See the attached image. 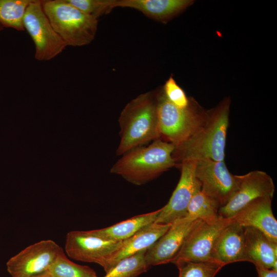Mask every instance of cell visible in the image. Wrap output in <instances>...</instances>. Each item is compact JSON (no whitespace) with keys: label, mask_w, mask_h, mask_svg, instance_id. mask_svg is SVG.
<instances>
[{"label":"cell","mask_w":277,"mask_h":277,"mask_svg":"<svg viewBox=\"0 0 277 277\" xmlns=\"http://www.w3.org/2000/svg\"><path fill=\"white\" fill-rule=\"evenodd\" d=\"M229 108L230 101L225 99L208 111L204 124L197 132L174 146L172 157L177 164L205 159L224 161Z\"/></svg>","instance_id":"6da1fadb"},{"label":"cell","mask_w":277,"mask_h":277,"mask_svg":"<svg viewBox=\"0 0 277 277\" xmlns=\"http://www.w3.org/2000/svg\"><path fill=\"white\" fill-rule=\"evenodd\" d=\"M121 140L116 154L160 138L156 91L142 93L131 100L118 119Z\"/></svg>","instance_id":"7a4b0ae2"},{"label":"cell","mask_w":277,"mask_h":277,"mask_svg":"<svg viewBox=\"0 0 277 277\" xmlns=\"http://www.w3.org/2000/svg\"><path fill=\"white\" fill-rule=\"evenodd\" d=\"M174 145L161 138L147 147L133 148L122 155L110 169L135 185H143L173 167H178L172 157Z\"/></svg>","instance_id":"3957f363"},{"label":"cell","mask_w":277,"mask_h":277,"mask_svg":"<svg viewBox=\"0 0 277 277\" xmlns=\"http://www.w3.org/2000/svg\"><path fill=\"white\" fill-rule=\"evenodd\" d=\"M43 8L52 27L67 46H83L94 39L98 19L83 12L67 0L43 1Z\"/></svg>","instance_id":"277c9868"},{"label":"cell","mask_w":277,"mask_h":277,"mask_svg":"<svg viewBox=\"0 0 277 277\" xmlns=\"http://www.w3.org/2000/svg\"><path fill=\"white\" fill-rule=\"evenodd\" d=\"M156 98L160 138L174 146L194 134L206 121L208 111L192 99L187 107L180 108L168 100L162 88L156 91Z\"/></svg>","instance_id":"5b68a950"},{"label":"cell","mask_w":277,"mask_h":277,"mask_svg":"<svg viewBox=\"0 0 277 277\" xmlns=\"http://www.w3.org/2000/svg\"><path fill=\"white\" fill-rule=\"evenodd\" d=\"M24 29L35 46V58L39 61L50 60L67 46L55 32L46 16L43 1L31 0L24 18Z\"/></svg>","instance_id":"8992f818"},{"label":"cell","mask_w":277,"mask_h":277,"mask_svg":"<svg viewBox=\"0 0 277 277\" xmlns=\"http://www.w3.org/2000/svg\"><path fill=\"white\" fill-rule=\"evenodd\" d=\"M122 243L98 236L90 230H75L67 234L65 249L69 258L98 264L105 270Z\"/></svg>","instance_id":"52a82bcc"},{"label":"cell","mask_w":277,"mask_h":277,"mask_svg":"<svg viewBox=\"0 0 277 277\" xmlns=\"http://www.w3.org/2000/svg\"><path fill=\"white\" fill-rule=\"evenodd\" d=\"M231 221L219 215L210 221H200L187 236L173 263L182 261L216 262L212 258L215 242Z\"/></svg>","instance_id":"ba28073f"},{"label":"cell","mask_w":277,"mask_h":277,"mask_svg":"<svg viewBox=\"0 0 277 277\" xmlns=\"http://www.w3.org/2000/svg\"><path fill=\"white\" fill-rule=\"evenodd\" d=\"M63 249L51 240L31 245L11 258L7 270L11 277H34L48 270Z\"/></svg>","instance_id":"9c48e42d"},{"label":"cell","mask_w":277,"mask_h":277,"mask_svg":"<svg viewBox=\"0 0 277 277\" xmlns=\"http://www.w3.org/2000/svg\"><path fill=\"white\" fill-rule=\"evenodd\" d=\"M195 175L204 193L225 205L238 189L239 175L232 174L224 161L210 159L196 161Z\"/></svg>","instance_id":"30bf717a"},{"label":"cell","mask_w":277,"mask_h":277,"mask_svg":"<svg viewBox=\"0 0 277 277\" xmlns=\"http://www.w3.org/2000/svg\"><path fill=\"white\" fill-rule=\"evenodd\" d=\"M237 190L229 201L219 208L218 215L232 218L238 212L252 201L262 197H273L275 186L272 177L260 170L251 171L239 175Z\"/></svg>","instance_id":"8fae6325"},{"label":"cell","mask_w":277,"mask_h":277,"mask_svg":"<svg viewBox=\"0 0 277 277\" xmlns=\"http://www.w3.org/2000/svg\"><path fill=\"white\" fill-rule=\"evenodd\" d=\"M196 161H183L179 164L181 176L169 201L160 208L154 223L172 224L186 216L189 204L193 195L201 190V185L195 175Z\"/></svg>","instance_id":"7c38bea8"},{"label":"cell","mask_w":277,"mask_h":277,"mask_svg":"<svg viewBox=\"0 0 277 277\" xmlns=\"http://www.w3.org/2000/svg\"><path fill=\"white\" fill-rule=\"evenodd\" d=\"M201 220L185 217L172 223L167 231L147 249L145 258L147 265L173 263L187 236Z\"/></svg>","instance_id":"4fadbf2b"},{"label":"cell","mask_w":277,"mask_h":277,"mask_svg":"<svg viewBox=\"0 0 277 277\" xmlns=\"http://www.w3.org/2000/svg\"><path fill=\"white\" fill-rule=\"evenodd\" d=\"M272 197L258 198L244 207L231 219L244 227L257 229L277 243V221L271 207Z\"/></svg>","instance_id":"5bb4252c"},{"label":"cell","mask_w":277,"mask_h":277,"mask_svg":"<svg viewBox=\"0 0 277 277\" xmlns=\"http://www.w3.org/2000/svg\"><path fill=\"white\" fill-rule=\"evenodd\" d=\"M244 229L232 220L215 242L212 251L214 261L224 266L238 262H250L245 248Z\"/></svg>","instance_id":"9a60e30c"},{"label":"cell","mask_w":277,"mask_h":277,"mask_svg":"<svg viewBox=\"0 0 277 277\" xmlns=\"http://www.w3.org/2000/svg\"><path fill=\"white\" fill-rule=\"evenodd\" d=\"M245 244L247 254L255 266L277 270V243L260 230L245 227Z\"/></svg>","instance_id":"2e32d148"},{"label":"cell","mask_w":277,"mask_h":277,"mask_svg":"<svg viewBox=\"0 0 277 277\" xmlns=\"http://www.w3.org/2000/svg\"><path fill=\"white\" fill-rule=\"evenodd\" d=\"M192 2L189 0H114L113 7L134 9L151 19L166 23Z\"/></svg>","instance_id":"e0dca14e"},{"label":"cell","mask_w":277,"mask_h":277,"mask_svg":"<svg viewBox=\"0 0 277 277\" xmlns=\"http://www.w3.org/2000/svg\"><path fill=\"white\" fill-rule=\"evenodd\" d=\"M171 225L154 222L144 227L129 238L123 241L121 248L104 270L106 273L120 260L148 249L167 231Z\"/></svg>","instance_id":"ac0fdd59"},{"label":"cell","mask_w":277,"mask_h":277,"mask_svg":"<svg viewBox=\"0 0 277 277\" xmlns=\"http://www.w3.org/2000/svg\"><path fill=\"white\" fill-rule=\"evenodd\" d=\"M160 209L133 216L109 227L90 230L98 236L114 241H124L156 221Z\"/></svg>","instance_id":"d6986e66"},{"label":"cell","mask_w":277,"mask_h":277,"mask_svg":"<svg viewBox=\"0 0 277 277\" xmlns=\"http://www.w3.org/2000/svg\"><path fill=\"white\" fill-rule=\"evenodd\" d=\"M31 0H0V24L3 27L24 30V18Z\"/></svg>","instance_id":"ffe728a7"},{"label":"cell","mask_w":277,"mask_h":277,"mask_svg":"<svg viewBox=\"0 0 277 277\" xmlns=\"http://www.w3.org/2000/svg\"><path fill=\"white\" fill-rule=\"evenodd\" d=\"M220 206L219 203L201 190L192 196L187 208L186 217L208 221L216 218Z\"/></svg>","instance_id":"44dd1931"},{"label":"cell","mask_w":277,"mask_h":277,"mask_svg":"<svg viewBox=\"0 0 277 277\" xmlns=\"http://www.w3.org/2000/svg\"><path fill=\"white\" fill-rule=\"evenodd\" d=\"M147 250L118 261L103 277H137L149 268L145 258Z\"/></svg>","instance_id":"7402d4cb"},{"label":"cell","mask_w":277,"mask_h":277,"mask_svg":"<svg viewBox=\"0 0 277 277\" xmlns=\"http://www.w3.org/2000/svg\"><path fill=\"white\" fill-rule=\"evenodd\" d=\"M48 272L52 277H98L89 266L72 262L64 252L57 258Z\"/></svg>","instance_id":"603a6c76"},{"label":"cell","mask_w":277,"mask_h":277,"mask_svg":"<svg viewBox=\"0 0 277 277\" xmlns=\"http://www.w3.org/2000/svg\"><path fill=\"white\" fill-rule=\"evenodd\" d=\"M179 277H214L224 266L214 262L182 261L174 263Z\"/></svg>","instance_id":"cb8c5ba5"},{"label":"cell","mask_w":277,"mask_h":277,"mask_svg":"<svg viewBox=\"0 0 277 277\" xmlns=\"http://www.w3.org/2000/svg\"><path fill=\"white\" fill-rule=\"evenodd\" d=\"M83 12L97 19L114 9V0H67Z\"/></svg>","instance_id":"d4e9b609"},{"label":"cell","mask_w":277,"mask_h":277,"mask_svg":"<svg viewBox=\"0 0 277 277\" xmlns=\"http://www.w3.org/2000/svg\"><path fill=\"white\" fill-rule=\"evenodd\" d=\"M163 91L168 100L180 108L187 107L190 102L183 89L176 83L172 75L166 81Z\"/></svg>","instance_id":"484cf974"},{"label":"cell","mask_w":277,"mask_h":277,"mask_svg":"<svg viewBox=\"0 0 277 277\" xmlns=\"http://www.w3.org/2000/svg\"><path fill=\"white\" fill-rule=\"evenodd\" d=\"M258 277H277V270L255 266Z\"/></svg>","instance_id":"4316f807"},{"label":"cell","mask_w":277,"mask_h":277,"mask_svg":"<svg viewBox=\"0 0 277 277\" xmlns=\"http://www.w3.org/2000/svg\"><path fill=\"white\" fill-rule=\"evenodd\" d=\"M34 277H52L48 272V271L36 275Z\"/></svg>","instance_id":"83f0119b"},{"label":"cell","mask_w":277,"mask_h":277,"mask_svg":"<svg viewBox=\"0 0 277 277\" xmlns=\"http://www.w3.org/2000/svg\"><path fill=\"white\" fill-rule=\"evenodd\" d=\"M3 27L0 24V32L3 30Z\"/></svg>","instance_id":"f1b7e54d"}]
</instances>
